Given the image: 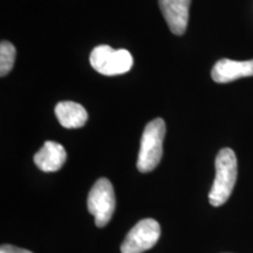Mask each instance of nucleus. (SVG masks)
Here are the masks:
<instances>
[{
	"instance_id": "nucleus-8",
	"label": "nucleus",
	"mask_w": 253,
	"mask_h": 253,
	"mask_svg": "<svg viewBox=\"0 0 253 253\" xmlns=\"http://www.w3.org/2000/svg\"><path fill=\"white\" fill-rule=\"evenodd\" d=\"M67 160L65 148L54 141H46L42 148L34 155V163L45 172L58 171Z\"/></svg>"
},
{
	"instance_id": "nucleus-3",
	"label": "nucleus",
	"mask_w": 253,
	"mask_h": 253,
	"mask_svg": "<svg viewBox=\"0 0 253 253\" xmlns=\"http://www.w3.org/2000/svg\"><path fill=\"white\" fill-rule=\"evenodd\" d=\"M89 60L95 71L107 77L125 74L134 65V59L128 50L114 49L107 45L95 47Z\"/></svg>"
},
{
	"instance_id": "nucleus-4",
	"label": "nucleus",
	"mask_w": 253,
	"mask_h": 253,
	"mask_svg": "<svg viewBox=\"0 0 253 253\" xmlns=\"http://www.w3.org/2000/svg\"><path fill=\"white\" fill-rule=\"evenodd\" d=\"M116 207L115 192L109 179L100 178L95 182L87 199L88 211L95 218V225L103 227L112 219Z\"/></svg>"
},
{
	"instance_id": "nucleus-2",
	"label": "nucleus",
	"mask_w": 253,
	"mask_h": 253,
	"mask_svg": "<svg viewBox=\"0 0 253 253\" xmlns=\"http://www.w3.org/2000/svg\"><path fill=\"white\" fill-rule=\"evenodd\" d=\"M166 136V122L155 119L145 126L141 138L137 158V169L140 172H150L156 169L163 155V142Z\"/></svg>"
},
{
	"instance_id": "nucleus-5",
	"label": "nucleus",
	"mask_w": 253,
	"mask_h": 253,
	"mask_svg": "<svg viewBox=\"0 0 253 253\" xmlns=\"http://www.w3.org/2000/svg\"><path fill=\"white\" fill-rule=\"evenodd\" d=\"M160 236L161 227L156 220L142 219L128 232L121 245V252L143 253L156 245Z\"/></svg>"
},
{
	"instance_id": "nucleus-6",
	"label": "nucleus",
	"mask_w": 253,
	"mask_h": 253,
	"mask_svg": "<svg viewBox=\"0 0 253 253\" xmlns=\"http://www.w3.org/2000/svg\"><path fill=\"white\" fill-rule=\"evenodd\" d=\"M161 11L170 31L176 36L185 33L191 0H158Z\"/></svg>"
},
{
	"instance_id": "nucleus-1",
	"label": "nucleus",
	"mask_w": 253,
	"mask_h": 253,
	"mask_svg": "<svg viewBox=\"0 0 253 253\" xmlns=\"http://www.w3.org/2000/svg\"><path fill=\"white\" fill-rule=\"evenodd\" d=\"M214 167L216 177L209 194V202L212 207H220L230 198L237 181L238 166L235 151L230 148L221 149L217 155Z\"/></svg>"
},
{
	"instance_id": "nucleus-7",
	"label": "nucleus",
	"mask_w": 253,
	"mask_h": 253,
	"mask_svg": "<svg viewBox=\"0 0 253 253\" xmlns=\"http://www.w3.org/2000/svg\"><path fill=\"white\" fill-rule=\"evenodd\" d=\"M248 77H253V59L246 61L221 59L211 71V78L217 84H227Z\"/></svg>"
},
{
	"instance_id": "nucleus-9",
	"label": "nucleus",
	"mask_w": 253,
	"mask_h": 253,
	"mask_svg": "<svg viewBox=\"0 0 253 253\" xmlns=\"http://www.w3.org/2000/svg\"><path fill=\"white\" fill-rule=\"evenodd\" d=\"M55 116L63 128L75 129L86 125L88 114L84 106L73 101H62L55 107Z\"/></svg>"
},
{
	"instance_id": "nucleus-10",
	"label": "nucleus",
	"mask_w": 253,
	"mask_h": 253,
	"mask_svg": "<svg viewBox=\"0 0 253 253\" xmlns=\"http://www.w3.org/2000/svg\"><path fill=\"white\" fill-rule=\"evenodd\" d=\"M15 61V47L8 41L0 43V75L5 77L12 71Z\"/></svg>"
},
{
	"instance_id": "nucleus-11",
	"label": "nucleus",
	"mask_w": 253,
	"mask_h": 253,
	"mask_svg": "<svg viewBox=\"0 0 253 253\" xmlns=\"http://www.w3.org/2000/svg\"><path fill=\"white\" fill-rule=\"evenodd\" d=\"M0 253H33V252L28 251V250L19 249L17 246L4 244L1 245V248H0Z\"/></svg>"
}]
</instances>
